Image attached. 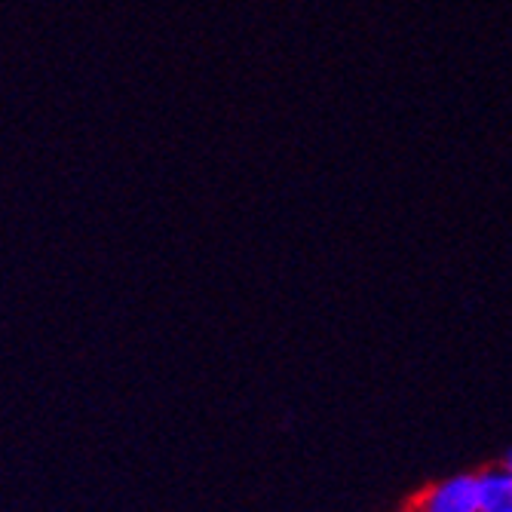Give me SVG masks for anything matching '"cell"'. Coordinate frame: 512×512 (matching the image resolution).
Returning a JSON list of instances; mask_svg holds the SVG:
<instances>
[{
	"instance_id": "3957f363",
	"label": "cell",
	"mask_w": 512,
	"mask_h": 512,
	"mask_svg": "<svg viewBox=\"0 0 512 512\" xmlns=\"http://www.w3.org/2000/svg\"><path fill=\"white\" fill-rule=\"evenodd\" d=\"M503 467H506V470H509V473H512V451H509V454H506V460H503Z\"/></svg>"
},
{
	"instance_id": "6da1fadb",
	"label": "cell",
	"mask_w": 512,
	"mask_h": 512,
	"mask_svg": "<svg viewBox=\"0 0 512 512\" xmlns=\"http://www.w3.org/2000/svg\"><path fill=\"white\" fill-rule=\"evenodd\" d=\"M411 512H482L476 476H454L433 485Z\"/></svg>"
},
{
	"instance_id": "277c9868",
	"label": "cell",
	"mask_w": 512,
	"mask_h": 512,
	"mask_svg": "<svg viewBox=\"0 0 512 512\" xmlns=\"http://www.w3.org/2000/svg\"><path fill=\"white\" fill-rule=\"evenodd\" d=\"M500 512H512V506H509V509H500Z\"/></svg>"
},
{
	"instance_id": "7a4b0ae2",
	"label": "cell",
	"mask_w": 512,
	"mask_h": 512,
	"mask_svg": "<svg viewBox=\"0 0 512 512\" xmlns=\"http://www.w3.org/2000/svg\"><path fill=\"white\" fill-rule=\"evenodd\" d=\"M476 494L482 512H500L512 506V473L506 467H494L476 476Z\"/></svg>"
}]
</instances>
